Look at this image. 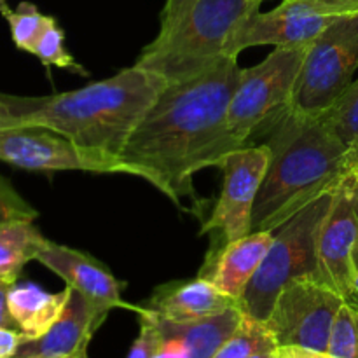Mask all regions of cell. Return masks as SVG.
Returning <instances> with one entry per match:
<instances>
[{
    "mask_svg": "<svg viewBox=\"0 0 358 358\" xmlns=\"http://www.w3.org/2000/svg\"><path fill=\"white\" fill-rule=\"evenodd\" d=\"M241 66L226 56L205 72L168 83L129 136L121 157L180 208L196 199L192 177L219 166L234 145L227 133V108Z\"/></svg>",
    "mask_w": 358,
    "mask_h": 358,
    "instance_id": "6da1fadb",
    "label": "cell"
},
{
    "mask_svg": "<svg viewBox=\"0 0 358 358\" xmlns=\"http://www.w3.org/2000/svg\"><path fill=\"white\" fill-rule=\"evenodd\" d=\"M266 128L271 163L255 201L252 231H275L350 171L348 147L320 115L287 108Z\"/></svg>",
    "mask_w": 358,
    "mask_h": 358,
    "instance_id": "7a4b0ae2",
    "label": "cell"
},
{
    "mask_svg": "<svg viewBox=\"0 0 358 358\" xmlns=\"http://www.w3.org/2000/svg\"><path fill=\"white\" fill-rule=\"evenodd\" d=\"M166 84L159 73L135 63L108 79L51 94L24 126L48 128L80 145L121 157L129 136Z\"/></svg>",
    "mask_w": 358,
    "mask_h": 358,
    "instance_id": "3957f363",
    "label": "cell"
},
{
    "mask_svg": "<svg viewBox=\"0 0 358 358\" xmlns=\"http://www.w3.org/2000/svg\"><path fill=\"white\" fill-rule=\"evenodd\" d=\"M261 6L259 0H196L171 30L157 34L136 65L166 83L198 76L226 58L234 31Z\"/></svg>",
    "mask_w": 358,
    "mask_h": 358,
    "instance_id": "277c9868",
    "label": "cell"
},
{
    "mask_svg": "<svg viewBox=\"0 0 358 358\" xmlns=\"http://www.w3.org/2000/svg\"><path fill=\"white\" fill-rule=\"evenodd\" d=\"M334 189L318 196L273 231L271 247L238 303L241 313L264 324L275 301L290 282L306 276L318 278V233L331 206Z\"/></svg>",
    "mask_w": 358,
    "mask_h": 358,
    "instance_id": "5b68a950",
    "label": "cell"
},
{
    "mask_svg": "<svg viewBox=\"0 0 358 358\" xmlns=\"http://www.w3.org/2000/svg\"><path fill=\"white\" fill-rule=\"evenodd\" d=\"M310 45L275 48L255 66L241 69L227 108V133L234 149L247 145L255 131L290 108Z\"/></svg>",
    "mask_w": 358,
    "mask_h": 358,
    "instance_id": "8992f818",
    "label": "cell"
},
{
    "mask_svg": "<svg viewBox=\"0 0 358 358\" xmlns=\"http://www.w3.org/2000/svg\"><path fill=\"white\" fill-rule=\"evenodd\" d=\"M358 76V13L336 17L304 58L290 108L320 115Z\"/></svg>",
    "mask_w": 358,
    "mask_h": 358,
    "instance_id": "52a82bcc",
    "label": "cell"
},
{
    "mask_svg": "<svg viewBox=\"0 0 358 358\" xmlns=\"http://www.w3.org/2000/svg\"><path fill=\"white\" fill-rule=\"evenodd\" d=\"M345 301L315 276L297 278L282 290L264 327L280 352L324 357Z\"/></svg>",
    "mask_w": 358,
    "mask_h": 358,
    "instance_id": "ba28073f",
    "label": "cell"
},
{
    "mask_svg": "<svg viewBox=\"0 0 358 358\" xmlns=\"http://www.w3.org/2000/svg\"><path fill=\"white\" fill-rule=\"evenodd\" d=\"M0 161L28 171H91L126 173L138 171L114 154L90 149L69 136L41 126H17L0 131Z\"/></svg>",
    "mask_w": 358,
    "mask_h": 358,
    "instance_id": "9c48e42d",
    "label": "cell"
},
{
    "mask_svg": "<svg viewBox=\"0 0 358 358\" xmlns=\"http://www.w3.org/2000/svg\"><path fill=\"white\" fill-rule=\"evenodd\" d=\"M269 163L271 150L266 143L245 145L222 157V191L208 219L203 220L201 234H217L219 245H224L252 233L254 206Z\"/></svg>",
    "mask_w": 358,
    "mask_h": 358,
    "instance_id": "30bf717a",
    "label": "cell"
},
{
    "mask_svg": "<svg viewBox=\"0 0 358 358\" xmlns=\"http://www.w3.org/2000/svg\"><path fill=\"white\" fill-rule=\"evenodd\" d=\"M358 250V168L336 185L318 233V278L353 303L355 252Z\"/></svg>",
    "mask_w": 358,
    "mask_h": 358,
    "instance_id": "8fae6325",
    "label": "cell"
},
{
    "mask_svg": "<svg viewBox=\"0 0 358 358\" xmlns=\"http://www.w3.org/2000/svg\"><path fill=\"white\" fill-rule=\"evenodd\" d=\"M338 16L341 14L320 13L304 0H283L268 13L257 10L248 16L234 31L227 45V56L238 58L240 52L255 45H310Z\"/></svg>",
    "mask_w": 358,
    "mask_h": 358,
    "instance_id": "7c38bea8",
    "label": "cell"
},
{
    "mask_svg": "<svg viewBox=\"0 0 358 358\" xmlns=\"http://www.w3.org/2000/svg\"><path fill=\"white\" fill-rule=\"evenodd\" d=\"M37 262L58 275L66 287L79 292L90 304L100 325L114 308L138 311V306H131L122 301L121 294L126 289V283L119 282L103 262L91 257L86 252L48 241L44 250L38 254Z\"/></svg>",
    "mask_w": 358,
    "mask_h": 358,
    "instance_id": "4fadbf2b",
    "label": "cell"
},
{
    "mask_svg": "<svg viewBox=\"0 0 358 358\" xmlns=\"http://www.w3.org/2000/svg\"><path fill=\"white\" fill-rule=\"evenodd\" d=\"M273 243V231H252L240 240L212 247L198 276L236 303L243 297Z\"/></svg>",
    "mask_w": 358,
    "mask_h": 358,
    "instance_id": "5bb4252c",
    "label": "cell"
},
{
    "mask_svg": "<svg viewBox=\"0 0 358 358\" xmlns=\"http://www.w3.org/2000/svg\"><path fill=\"white\" fill-rule=\"evenodd\" d=\"M238 303L220 292L203 276L191 280H175L154 289L152 296L142 304L156 317L168 322H198L217 317L236 308Z\"/></svg>",
    "mask_w": 358,
    "mask_h": 358,
    "instance_id": "9a60e30c",
    "label": "cell"
},
{
    "mask_svg": "<svg viewBox=\"0 0 358 358\" xmlns=\"http://www.w3.org/2000/svg\"><path fill=\"white\" fill-rule=\"evenodd\" d=\"M243 320L240 308L198 322H168L157 317L161 345L156 358H212Z\"/></svg>",
    "mask_w": 358,
    "mask_h": 358,
    "instance_id": "2e32d148",
    "label": "cell"
},
{
    "mask_svg": "<svg viewBox=\"0 0 358 358\" xmlns=\"http://www.w3.org/2000/svg\"><path fill=\"white\" fill-rule=\"evenodd\" d=\"M98 329L100 324L90 304L72 290L55 325L38 339L23 343L14 358H73L86 352L87 343Z\"/></svg>",
    "mask_w": 358,
    "mask_h": 358,
    "instance_id": "e0dca14e",
    "label": "cell"
},
{
    "mask_svg": "<svg viewBox=\"0 0 358 358\" xmlns=\"http://www.w3.org/2000/svg\"><path fill=\"white\" fill-rule=\"evenodd\" d=\"M70 292V287H65L62 292L52 294L31 282L14 283L10 287L7 297L10 317L28 341L38 339L55 325L65 310Z\"/></svg>",
    "mask_w": 358,
    "mask_h": 358,
    "instance_id": "ac0fdd59",
    "label": "cell"
},
{
    "mask_svg": "<svg viewBox=\"0 0 358 358\" xmlns=\"http://www.w3.org/2000/svg\"><path fill=\"white\" fill-rule=\"evenodd\" d=\"M48 238L34 220H13L0 226V278L16 283L24 266L37 261L48 245Z\"/></svg>",
    "mask_w": 358,
    "mask_h": 358,
    "instance_id": "d6986e66",
    "label": "cell"
},
{
    "mask_svg": "<svg viewBox=\"0 0 358 358\" xmlns=\"http://www.w3.org/2000/svg\"><path fill=\"white\" fill-rule=\"evenodd\" d=\"M0 16L9 23L14 45L31 55L49 16L42 14L31 2H21L16 9H13L6 0H0Z\"/></svg>",
    "mask_w": 358,
    "mask_h": 358,
    "instance_id": "ffe728a7",
    "label": "cell"
},
{
    "mask_svg": "<svg viewBox=\"0 0 358 358\" xmlns=\"http://www.w3.org/2000/svg\"><path fill=\"white\" fill-rule=\"evenodd\" d=\"M327 128L348 147L352 152L358 147V76L345 93L320 114Z\"/></svg>",
    "mask_w": 358,
    "mask_h": 358,
    "instance_id": "44dd1931",
    "label": "cell"
},
{
    "mask_svg": "<svg viewBox=\"0 0 358 358\" xmlns=\"http://www.w3.org/2000/svg\"><path fill=\"white\" fill-rule=\"evenodd\" d=\"M31 55L38 58L44 66H56L77 76H87V70L65 48V31L59 28L58 21L52 16H49L41 37L35 42Z\"/></svg>",
    "mask_w": 358,
    "mask_h": 358,
    "instance_id": "7402d4cb",
    "label": "cell"
},
{
    "mask_svg": "<svg viewBox=\"0 0 358 358\" xmlns=\"http://www.w3.org/2000/svg\"><path fill=\"white\" fill-rule=\"evenodd\" d=\"M327 358H358V306L345 301L332 325Z\"/></svg>",
    "mask_w": 358,
    "mask_h": 358,
    "instance_id": "603a6c76",
    "label": "cell"
},
{
    "mask_svg": "<svg viewBox=\"0 0 358 358\" xmlns=\"http://www.w3.org/2000/svg\"><path fill=\"white\" fill-rule=\"evenodd\" d=\"M51 94L45 96H20V94L0 93V131L27 124L31 114L44 107Z\"/></svg>",
    "mask_w": 358,
    "mask_h": 358,
    "instance_id": "cb8c5ba5",
    "label": "cell"
},
{
    "mask_svg": "<svg viewBox=\"0 0 358 358\" xmlns=\"http://www.w3.org/2000/svg\"><path fill=\"white\" fill-rule=\"evenodd\" d=\"M138 324L140 332L133 341L126 358H156L161 345V331L157 324V317L145 308L138 306Z\"/></svg>",
    "mask_w": 358,
    "mask_h": 358,
    "instance_id": "d4e9b609",
    "label": "cell"
},
{
    "mask_svg": "<svg viewBox=\"0 0 358 358\" xmlns=\"http://www.w3.org/2000/svg\"><path fill=\"white\" fill-rule=\"evenodd\" d=\"M38 212L0 175V226L13 220H35Z\"/></svg>",
    "mask_w": 358,
    "mask_h": 358,
    "instance_id": "484cf974",
    "label": "cell"
},
{
    "mask_svg": "<svg viewBox=\"0 0 358 358\" xmlns=\"http://www.w3.org/2000/svg\"><path fill=\"white\" fill-rule=\"evenodd\" d=\"M194 2L196 0H166L161 13L159 34H166L168 30H171Z\"/></svg>",
    "mask_w": 358,
    "mask_h": 358,
    "instance_id": "4316f807",
    "label": "cell"
},
{
    "mask_svg": "<svg viewBox=\"0 0 358 358\" xmlns=\"http://www.w3.org/2000/svg\"><path fill=\"white\" fill-rule=\"evenodd\" d=\"M28 338L20 329L0 327V358H14Z\"/></svg>",
    "mask_w": 358,
    "mask_h": 358,
    "instance_id": "83f0119b",
    "label": "cell"
},
{
    "mask_svg": "<svg viewBox=\"0 0 358 358\" xmlns=\"http://www.w3.org/2000/svg\"><path fill=\"white\" fill-rule=\"evenodd\" d=\"M308 6L327 14H357L358 0H304Z\"/></svg>",
    "mask_w": 358,
    "mask_h": 358,
    "instance_id": "f1b7e54d",
    "label": "cell"
},
{
    "mask_svg": "<svg viewBox=\"0 0 358 358\" xmlns=\"http://www.w3.org/2000/svg\"><path fill=\"white\" fill-rule=\"evenodd\" d=\"M13 285L14 282L0 278V327L17 329L16 322H14L13 317H10L9 304H7V297H9V290Z\"/></svg>",
    "mask_w": 358,
    "mask_h": 358,
    "instance_id": "f546056e",
    "label": "cell"
},
{
    "mask_svg": "<svg viewBox=\"0 0 358 358\" xmlns=\"http://www.w3.org/2000/svg\"><path fill=\"white\" fill-rule=\"evenodd\" d=\"M353 262H355V275H353V304L358 306V250L355 252Z\"/></svg>",
    "mask_w": 358,
    "mask_h": 358,
    "instance_id": "4dcf8cb0",
    "label": "cell"
},
{
    "mask_svg": "<svg viewBox=\"0 0 358 358\" xmlns=\"http://www.w3.org/2000/svg\"><path fill=\"white\" fill-rule=\"evenodd\" d=\"M348 164L350 170H352V168H358V147L348 154Z\"/></svg>",
    "mask_w": 358,
    "mask_h": 358,
    "instance_id": "1f68e13d",
    "label": "cell"
},
{
    "mask_svg": "<svg viewBox=\"0 0 358 358\" xmlns=\"http://www.w3.org/2000/svg\"><path fill=\"white\" fill-rule=\"evenodd\" d=\"M250 358H278V355H276V350H275V352L257 353V355H254V357H250Z\"/></svg>",
    "mask_w": 358,
    "mask_h": 358,
    "instance_id": "d6a6232c",
    "label": "cell"
},
{
    "mask_svg": "<svg viewBox=\"0 0 358 358\" xmlns=\"http://www.w3.org/2000/svg\"><path fill=\"white\" fill-rule=\"evenodd\" d=\"M76 358H87V355H86V352H83V353H79V355H77Z\"/></svg>",
    "mask_w": 358,
    "mask_h": 358,
    "instance_id": "836d02e7",
    "label": "cell"
},
{
    "mask_svg": "<svg viewBox=\"0 0 358 358\" xmlns=\"http://www.w3.org/2000/svg\"><path fill=\"white\" fill-rule=\"evenodd\" d=\"M259 2H264V0H259Z\"/></svg>",
    "mask_w": 358,
    "mask_h": 358,
    "instance_id": "e575fe53",
    "label": "cell"
},
{
    "mask_svg": "<svg viewBox=\"0 0 358 358\" xmlns=\"http://www.w3.org/2000/svg\"><path fill=\"white\" fill-rule=\"evenodd\" d=\"M73 358H76V357H73Z\"/></svg>",
    "mask_w": 358,
    "mask_h": 358,
    "instance_id": "d590c367",
    "label": "cell"
}]
</instances>
